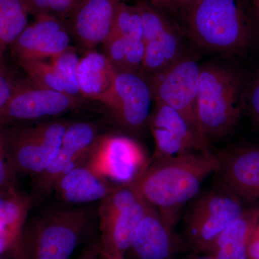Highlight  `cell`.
Returning <instances> with one entry per match:
<instances>
[{
    "mask_svg": "<svg viewBox=\"0 0 259 259\" xmlns=\"http://www.w3.org/2000/svg\"><path fill=\"white\" fill-rule=\"evenodd\" d=\"M221 163L211 151L151 160L135 185L142 198L175 228L184 206L198 194L204 181L218 172Z\"/></svg>",
    "mask_w": 259,
    "mask_h": 259,
    "instance_id": "cell-1",
    "label": "cell"
},
{
    "mask_svg": "<svg viewBox=\"0 0 259 259\" xmlns=\"http://www.w3.org/2000/svg\"><path fill=\"white\" fill-rule=\"evenodd\" d=\"M180 16L194 44L218 54L246 50L259 28L251 0H199Z\"/></svg>",
    "mask_w": 259,
    "mask_h": 259,
    "instance_id": "cell-2",
    "label": "cell"
},
{
    "mask_svg": "<svg viewBox=\"0 0 259 259\" xmlns=\"http://www.w3.org/2000/svg\"><path fill=\"white\" fill-rule=\"evenodd\" d=\"M97 211L91 207L50 209L25 223L12 250L13 259H69L88 236Z\"/></svg>",
    "mask_w": 259,
    "mask_h": 259,
    "instance_id": "cell-3",
    "label": "cell"
},
{
    "mask_svg": "<svg viewBox=\"0 0 259 259\" xmlns=\"http://www.w3.org/2000/svg\"><path fill=\"white\" fill-rule=\"evenodd\" d=\"M245 92L236 69L219 62L201 65L196 119L199 133L207 142L224 137L236 125Z\"/></svg>",
    "mask_w": 259,
    "mask_h": 259,
    "instance_id": "cell-4",
    "label": "cell"
},
{
    "mask_svg": "<svg viewBox=\"0 0 259 259\" xmlns=\"http://www.w3.org/2000/svg\"><path fill=\"white\" fill-rule=\"evenodd\" d=\"M70 122L51 121L29 127L3 126L5 143L17 175L42 173L56 157Z\"/></svg>",
    "mask_w": 259,
    "mask_h": 259,
    "instance_id": "cell-5",
    "label": "cell"
},
{
    "mask_svg": "<svg viewBox=\"0 0 259 259\" xmlns=\"http://www.w3.org/2000/svg\"><path fill=\"white\" fill-rule=\"evenodd\" d=\"M243 211L241 199L226 187L206 192L194 202L186 217L189 243L208 254L220 235Z\"/></svg>",
    "mask_w": 259,
    "mask_h": 259,
    "instance_id": "cell-6",
    "label": "cell"
},
{
    "mask_svg": "<svg viewBox=\"0 0 259 259\" xmlns=\"http://www.w3.org/2000/svg\"><path fill=\"white\" fill-rule=\"evenodd\" d=\"M150 163L139 143L117 135L99 136L84 161L97 175L117 185L135 183Z\"/></svg>",
    "mask_w": 259,
    "mask_h": 259,
    "instance_id": "cell-7",
    "label": "cell"
},
{
    "mask_svg": "<svg viewBox=\"0 0 259 259\" xmlns=\"http://www.w3.org/2000/svg\"><path fill=\"white\" fill-rule=\"evenodd\" d=\"M200 71L197 61L185 54L165 69L151 74L148 80L153 101L176 110L198 133L196 107Z\"/></svg>",
    "mask_w": 259,
    "mask_h": 259,
    "instance_id": "cell-8",
    "label": "cell"
},
{
    "mask_svg": "<svg viewBox=\"0 0 259 259\" xmlns=\"http://www.w3.org/2000/svg\"><path fill=\"white\" fill-rule=\"evenodd\" d=\"M81 105L82 101L79 97L21 80L9 102L0 110V125L9 126L55 117L79 108Z\"/></svg>",
    "mask_w": 259,
    "mask_h": 259,
    "instance_id": "cell-9",
    "label": "cell"
},
{
    "mask_svg": "<svg viewBox=\"0 0 259 259\" xmlns=\"http://www.w3.org/2000/svg\"><path fill=\"white\" fill-rule=\"evenodd\" d=\"M144 31L143 71L150 75L161 71L185 54L180 29L173 20L146 0L136 2Z\"/></svg>",
    "mask_w": 259,
    "mask_h": 259,
    "instance_id": "cell-10",
    "label": "cell"
},
{
    "mask_svg": "<svg viewBox=\"0 0 259 259\" xmlns=\"http://www.w3.org/2000/svg\"><path fill=\"white\" fill-rule=\"evenodd\" d=\"M155 103L148 120L155 144L153 160L192 151H211L209 143L181 114L164 104Z\"/></svg>",
    "mask_w": 259,
    "mask_h": 259,
    "instance_id": "cell-11",
    "label": "cell"
},
{
    "mask_svg": "<svg viewBox=\"0 0 259 259\" xmlns=\"http://www.w3.org/2000/svg\"><path fill=\"white\" fill-rule=\"evenodd\" d=\"M153 100L149 81L141 73L118 69L104 105L121 125L139 130L148 123Z\"/></svg>",
    "mask_w": 259,
    "mask_h": 259,
    "instance_id": "cell-12",
    "label": "cell"
},
{
    "mask_svg": "<svg viewBox=\"0 0 259 259\" xmlns=\"http://www.w3.org/2000/svg\"><path fill=\"white\" fill-rule=\"evenodd\" d=\"M71 35L64 20L50 15L39 16L28 23L9 50L17 64L51 59L69 49Z\"/></svg>",
    "mask_w": 259,
    "mask_h": 259,
    "instance_id": "cell-13",
    "label": "cell"
},
{
    "mask_svg": "<svg viewBox=\"0 0 259 259\" xmlns=\"http://www.w3.org/2000/svg\"><path fill=\"white\" fill-rule=\"evenodd\" d=\"M120 0H81L67 20L80 47L94 50L110 35Z\"/></svg>",
    "mask_w": 259,
    "mask_h": 259,
    "instance_id": "cell-14",
    "label": "cell"
},
{
    "mask_svg": "<svg viewBox=\"0 0 259 259\" xmlns=\"http://www.w3.org/2000/svg\"><path fill=\"white\" fill-rule=\"evenodd\" d=\"M173 230L148 203L128 252L136 259H171L179 245Z\"/></svg>",
    "mask_w": 259,
    "mask_h": 259,
    "instance_id": "cell-15",
    "label": "cell"
},
{
    "mask_svg": "<svg viewBox=\"0 0 259 259\" xmlns=\"http://www.w3.org/2000/svg\"><path fill=\"white\" fill-rule=\"evenodd\" d=\"M218 171L224 187L241 201H259V148L241 150L221 160Z\"/></svg>",
    "mask_w": 259,
    "mask_h": 259,
    "instance_id": "cell-16",
    "label": "cell"
},
{
    "mask_svg": "<svg viewBox=\"0 0 259 259\" xmlns=\"http://www.w3.org/2000/svg\"><path fill=\"white\" fill-rule=\"evenodd\" d=\"M117 186L97 175L83 162L64 174L56 182L54 191L63 202L78 205L101 202Z\"/></svg>",
    "mask_w": 259,
    "mask_h": 259,
    "instance_id": "cell-17",
    "label": "cell"
},
{
    "mask_svg": "<svg viewBox=\"0 0 259 259\" xmlns=\"http://www.w3.org/2000/svg\"><path fill=\"white\" fill-rule=\"evenodd\" d=\"M147 204L142 198L114 217L100 223L99 242L102 251L113 256L125 257Z\"/></svg>",
    "mask_w": 259,
    "mask_h": 259,
    "instance_id": "cell-18",
    "label": "cell"
},
{
    "mask_svg": "<svg viewBox=\"0 0 259 259\" xmlns=\"http://www.w3.org/2000/svg\"><path fill=\"white\" fill-rule=\"evenodd\" d=\"M118 69L103 54L89 51L79 60L77 81L80 95L105 103L111 91Z\"/></svg>",
    "mask_w": 259,
    "mask_h": 259,
    "instance_id": "cell-19",
    "label": "cell"
},
{
    "mask_svg": "<svg viewBox=\"0 0 259 259\" xmlns=\"http://www.w3.org/2000/svg\"><path fill=\"white\" fill-rule=\"evenodd\" d=\"M259 221V205L243 213L220 235L208 254L214 259H248V246Z\"/></svg>",
    "mask_w": 259,
    "mask_h": 259,
    "instance_id": "cell-20",
    "label": "cell"
},
{
    "mask_svg": "<svg viewBox=\"0 0 259 259\" xmlns=\"http://www.w3.org/2000/svg\"><path fill=\"white\" fill-rule=\"evenodd\" d=\"M29 15L23 0H0V59L28 25Z\"/></svg>",
    "mask_w": 259,
    "mask_h": 259,
    "instance_id": "cell-21",
    "label": "cell"
},
{
    "mask_svg": "<svg viewBox=\"0 0 259 259\" xmlns=\"http://www.w3.org/2000/svg\"><path fill=\"white\" fill-rule=\"evenodd\" d=\"M33 202L31 196L18 191L0 194V226L23 229Z\"/></svg>",
    "mask_w": 259,
    "mask_h": 259,
    "instance_id": "cell-22",
    "label": "cell"
},
{
    "mask_svg": "<svg viewBox=\"0 0 259 259\" xmlns=\"http://www.w3.org/2000/svg\"><path fill=\"white\" fill-rule=\"evenodd\" d=\"M142 199L135 183L118 185L108 197L100 202L97 209L99 223L114 217Z\"/></svg>",
    "mask_w": 259,
    "mask_h": 259,
    "instance_id": "cell-23",
    "label": "cell"
},
{
    "mask_svg": "<svg viewBox=\"0 0 259 259\" xmlns=\"http://www.w3.org/2000/svg\"><path fill=\"white\" fill-rule=\"evenodd\" d=\"M29 79L37 86L71 95L69 88L56 72L51 62L46 60L18 63Z\"/></svg>",
    "mask_w": 259,
    "mask_h": 259,
    "instance_id": "cell-24",
    "label": "cell"
},
{
    "mask_svg": "<svg viewBox=\"0 0 259 259\" xmlns=\"http://www.w3.org/2000/svg\"><path fill=\"white\" fill-rule=\"evenodd\" d=\"M98 137L96 127L93 124L81 121L74 123L70 122L65 133L61 147L88 157Z\"/></svg>",
    "mask_w": 259,
    "mask_h": 259,
    "instance_id": "cell-25",
    "label": "cell"
},
{
    "mask_svg": "<svg viewBox=\"0 0 259 259\" xmlns=\"http://www.w3.org/2000/svg\"><path fill=\"white\" fill-rule=\"evenodd\" d=\"M112 30L125 39L144 40L142 19L136 5L120 2L116 10Z\"/></svg>",
    "mask_w": 259,
    "mask_h": 259,
    "instance_id": "cell-26",
    "label": "cell"
},
{
    "mask_svg": "<svg viewBox=\"0 0 259 259\" xmlns=\"http://www.w3.org/2000/svg\"><path fill=\"white\" fill-rule=\"evenodd\" d=\"M80 59L76 51L70 47L64 52L51 59L50 62L56 72L67 85L72 96L79 97V85L77 81V71Z\"/></svg>",
    "mask_w": 259,
    "mask_h": 259,
    "instance_id": "cell-27",
    "label": "cell"
},
{
    "mask_svg": "<svg viewBox=\"0 0 259 259\" xmlns=\"http://www.w3.org/2000/svg\"><path fill=\"white\" fill-rule=\"evenodd\" d=\"M30 15L56 17L66 21L81 0H23Z\"/></svg>",
    "mask_w": 259,
    "mask_h": 259,
    "instance_id": "cell-28",
    "label": "cell"
},
{
    "mask_svg": "<svg viewBox=\"0 0 259 259\" xmlns=\"http://www.w3.org/2000/svg\"><path fill=\"white\" fill-rule=\"evenodd\" d=\"M16 177V172L7 149L4 127L0 125V194L13 193L18 191L15 187Z\"/></svg>",
    "mask_w": 259,
    "mask_h": 259,
    "instance_id": "cell-29",
    "label": "cell"
},
{
    "mask_svg": "<svg viewBox=\"0 0 259 259\" xmlns=\"http://www.w3.org/2000/svg\"><path fill=\"white\" fill-rule=\"evenodd\" d=\"M103 54L119 70L127 71L125 59V39L117 32L111 33L102 44Z\"/></svg>",
    "mask_w": 259,
    "mask_h": 259,
    "instance_id": "cell-30",
    "label": "cell"
},
{
    "mask_svg": "<svg viewBox=\"0 0 259 259\" xmlns=\"http://www.w3.org/2000/svg\"><path fill=\"white\" fill-rule=\"evenodd\" d=\"M20 81L4 58L0 59V110L9 102Z\"/></svg>",
    "mask_w": 259,
    "mask_h": 259,
    "instance_id": "cell-31",
    "label": "cell"
},
{
    "mask_svg": "<svg viewBox=\"0 0 259 259\" xmlns=\"http://www.w3.org/2000/svg\"><path fill=\"white\" fill-rule=\"evenodd\" d=\"M23 229L0 226V255L12 250L16 245Z\"/></svg>",
    "mask_w": 259,
    "mask_h": 259,
    "instance_id": "cell-32",
    "label": "cell"
},
{
    "mask_svg": "<svg viewBox=\"0 0 259 259\" xmlns=\"http://www.w3.org/2000/svg\"><path fill=\"white\" fill-rule=\"evenodd\" d=\"M150 4L156 9L172 18H177L180 15L178 7L175 0H149Z\"/></svg>",
    "mask_w": 259,
    "mask_h": 259,
    "instance_id": "cell-33",
    "label": "cell"
},
{
    "mask_svg": "<svg viewBox=\"0 0 259 259\" xmlns=\"http://www.w3.org/2000/svg\"><path fill=\"white\" fill-rule=\"evenodd\" d=\"M100 245L99 240L90 242L82 250L77 259H100Z\"/></svg>",
    "mask_w": 259,
    "mask_h": 259,
    "instance_id": "cell-34",
    "label": "cell"
},
{
    "mask_svg": "<svg viewBox=\"0 0 259 259\" xmlns=\"http://www.w3.org/2000/svg\"><path fill=\"white\" fill-rule=\"evenodd\" d=\"M248 259H259V221L255 225L248 246Z\"/></svg>",
    "mask_w": 259,
    "mask_h": 259,
    "instance_id": "cell-35",
    "label": "cell"
},
{
    "mask_svg": "<svg viewBox=\"0 0 259 259\" xmlns=\"http://www.w3.org/2000/svg\"><path fill=\"white\" fill-rule=\"evenodd\" d=\"M250 108L259 117V79L255 81L248 95Z\"/></svg>",
    "mask_w": 259,
    "mask_h": 259,
    "instance_id": "cell-36",
    "label": "cell"
},
{
    "mask_svg": "<svg viewBox=\"0 0 259 259\" xmlns=\"http://www.w3.org/2000/svg\"><path fill=\"white\" fill-rule=\"evenodd\" d=\"M175 1H176L177 7H178L180 15L181 13L190 8L191 6L195 4L199 0H175Z\"/></svg>",
    "mask_w": 259,
    "mask_h": 259,
    "instance_id": "cell-37",
    "label": "cell"
},
{
    "mask_svg": "<svg viewBox=\"0 0 259 259\" xmlns=\"http://www.w3.org/2000/svg\"><path fill=\"white\" fill-rule=\"evenodd\" d=\"M100 259H125V257L113 256V255L107 254L100 249Z\"/></svg>",
    "mask_w": 259,
    "mask_h": 259,
    "instance_id": "cell-38",
    "label": "cell"
},
{
    "mask_svg": "<svg viewBox=\"0 0 259 259\" xmlns=\"http://www.w3.org/2000/svg\"><path fill=\"white\" fill-rule=\"evenodd\" d=\"M251 3L259 23V0H251Z\"/></svg>",
    "mask_w": 259,
    "mask_h": 259,
    "instance_id": "cell-39",
    "label": "cell"
},
{
    "mask_svg": "<svg viewBox=\"0 0 259 259\" xmlns=\"http://www.w3.org/2000/svg\"><path fill=\"white\" fill-rule=\"evenodd\" d=\"M185 259H214L212 255L207 254L204 255H191Z\"/></svg>",
    "mask_w": 259,
    "mask_h": 259,
    "instance_id": "cell-40",
    "label": "cell"
},
{
    "mask_svg": "<svg viewBox=\"0 0 259 259\" xmlns=\"http://www.w3.org/2000/svg\"><path fill=\"white\" fill-rule=\"evenodd\" d=\"M120 1L126 2V1H128V0H120ZM137 1H138V0H137Z\"/></svg>",
    "mask_w": 259,
    "mask_h": 259,
    "instance_id": "cell-41",
    "label": "cell"
},
{
    "mask_svg": "<svg viewBox=\"0 0 259 259\" xmlns=\"http://www.w3.org/2000/svg\"><path fill=\"white\" fill-rule=\"evenodd\" d=\"M0 259H5V258H0Z\"/></svg>",
    "mask_w": 259,
    "mask_h": 259,
    "instance_id": "cell-42",
    "label": "cell"
}]
</instances>
